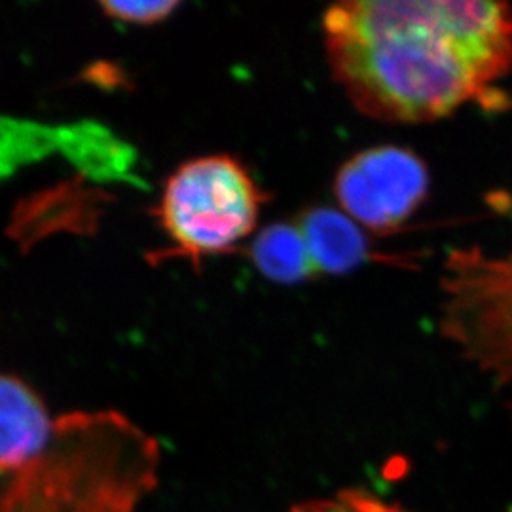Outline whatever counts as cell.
Wrapping results in <instances>:
<instances>
[{
    "label": "cell",
    "mask_w": 512,
    "mask_h": 512,
    "mask_svg": "<svg viewBox=\"0 0 512 512\" xmlns=\"http://www.w3.org/2000/svg\"><path fill=\"white\" fill-rule=\"evenodd\" d=\"M332 76L353 107L435 122L512 73V8L478 0H348L323 16Z\"/></svg>",
    "instance_id": "6da1fadb"
},
{
    "label": "cell",
    "mask_w": 512,
    "mask_h": 512,
    "mask_svg": "<svg viewBox=\"0 0 512 512\" xmlns=\"http://www.w3.org/2000/svg\"><path fill=\"white\" fill-rule=\"evenodd\" d=\"M266 202L249 169L228 154L179 165L165 181L156 219L173 243L169 256L200 260L251 238Z\"/></svg>",
    "instance_id": "7a4b0ae2"
},
{
    "label": "cell",
    "mask_w": 512,
    "mask_h": 512,
    "mask_svg": "<svg viewBox=\"0 0 512 512\" xmlns=\"http://www.w3.org/2000/svg\"><path fill=\"white\" fill-rule=\"evenodd\" d=\"M442 293V334L497 384H512V256L454 251Z\"/></svg>",
    "instance_id": "3957f363"
},
{
    "label": "cell",
    "mask_w": 512,
    "mask_h": 512,
    "mask_svg": "<svg viewBox=\"0 0 512 512\" xmlns=\"http://www.w3.org/2000/svg\"><path fill=\"white\" fill-rule=\"evenodd\" d=\"M429 169L403 147H374L351 156L338 169L334 196L349 219L376 234L404 226L429 194Z\"/></svg>",
    "instance_id": "277c9868"
},
{
    "label": "cell",
    "mask_w": 512,
    "mask_h": 512,
    "mask_svg": "<svg viewBox=\"0 0 512 512\" xmlns=\"http://www.w3.org/2000/svg\"><path fill=\"white\" fill-rule=\"evenodd\" d=\"M57 418L21 378L0 372V471L27 465L54 439Z\"/></svg>",
    "instance_id": "5b68a950"
},
{
    "label": "cell",
    "mask_w": 512,
    "mask_h": 512,
    "mask_svg": "<svg viewBox=\"0 0 512 512\" xmlns=\"http://www.w3.org/2000/svg\"><path fill=\"white\" fill-rule=\"evenodd\" d=\"M317 274H349L372 258L365 228L344 211L315 207L296 222Z\"/></svg>",
    "instance_id": "8992f818"
},
{
    "label": "cell",
    "mask_w": 512,
    "mask_h": 512,
    "mask_svg": "<svg viewBox=\"0 0 512 512\" xmlns=\"http://www.w3.org/2000/svg\"><path fill=\"white\" fill-rule=\"evenodd\" d=\"M258 272L281 285H296L317 274L298 224L279 222L260 230L251 245Z\"/></svg>",
    "instance_id": "52a82bcc"
},
{
    "label": "cell",
    "mask_w": 512,
    "mask_h": 512,
    "mask_svg": "<svg viewBox=\"0 0 512 512\" xmlns=\"http://www.w3.org/2000/svg\"><path fill=\"white\" fill-rule=\"evenodd\" d=\"M291 512H408L366 490H344L330 499L296 505Z\"/></svg>",
    "instance_id": "ba28073f"
},
{
    "label": "cell",
    "mask_w": 512,
    "mask_h": 512,
    "mask_svg": "<svg viewBox=\"0 0 512 512\" xmlns=\"http://www.w3.org/2000/svg\"><path fill=\"white\" fill-rule=\"evenodd\" d=\"M179 8L175 0H154V2H101L105 16L129 25H154L169 18Z\"/></svg>",
    "instance_id": "9c48e42d"
},
{
    "label": "cell",
    "mask_w": 512,
    "mask_h": 512,
    "mask_svg": "<svg viewBox=\"0 0 512 512\" xmlns=\"http://www.w3.org/2000/svg\"><path fill=\"white\" fill-rule=\"evenodd\" d=\"M512 512V511H511Z\"/></svg>",
    "instance_id": "30bf717a"
}]
</instances>
